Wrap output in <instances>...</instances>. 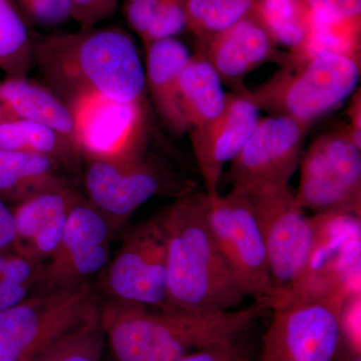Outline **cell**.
<instances>
[{
  "instance_id": "1",
  "label": "cell",
  "mask_w": 361,
  "mask_h": 361,
  "mask_svg": "<svg viewBox=\"0 0 361 361\" xmlns=\"http://www.w3.org/2000/svg\"><path fill=\"white\" fill-rule=\"evenodd\" d=\"M33 63L68 106L87 94L145 103L146 78L132 37L118 26L32 35Z\"/></svg>"
},
{
  "instance_id": "2",
  "label": "cell",
  "mask_w": 361,
  "mask_h": 361,
  "mask_svg": "<svg viewBox=\"0 0 361 361\" xmlns=\"http://www.w3.org/2000/svg\"><path fill=\"white\" fill-rule=\"evenodd\" d=\"M267 310L266 302L217 312L159 310L116 299L99 304L113 361H176L199 349L237 341Z\"/></svg>"
},
{
  "instance_id": "3",
  "label": "cell",
  "mask_w": 361,
  "mask_h": 361,
  "mask_svg": "<svg viewBox=\"0 0 361 361\" xmlns=\"http://www.w3.org/2000/svg\"><path fill=\"white\" fill-rule=\"evenodd\" d=\"M208 212V195L191 190L159 214L167 243L173 310H233L248 297L216 242Z\"/></svg>"
},
{
  "instance_id": "4",
  "label": "cell",
  "mask_w": 361,
  "mask_h": 361,
  "mask_svg": "<svg viewBox=\"0 0 361 361\" xmlns=\"http://www.w3.org/2000/svg\"><path fill=\"white\" fill-rule=\"evenodd\" d=\"M348 296L341 282L316 273L302 288L273 299L260 361L331 360L341 341Z\"/></svg>"
},
{
  "instance_id": "5",
  "label": "cell",
  "mask_w": 361,
  "mask_h": 361,
  "mask_svg": "<svg viewBox=\"0 0 361 361\" xmlns=\"http://www.w3.org/2000/svg\"><path fill=\"white\" fill-rule=\"evenodd\" d=\"M266 82L242 92L259 111L313 123L337 108L357 87L361 56L323 54L286 61Z\"/></svg>"
},
{
  "instance_id": "6",
  "label": "cell",
  "mask_w": 361,
  "mask_h": 361,
  "mask_svg": "<svg viewBox=\"0 0 361 361\" xmlns=\"http://www.w3.org/2000/svg\"><path fill=\"white\" fill-rule=\"evenodd\" d=\"M244 192L253 204L264 238L273 299L299 290L316 275L312 267L317 242L314 221L306 217L289 185Z\"/></svg>"
},
{
  "instance_id": "7",
  "label": "cell",
  "mask_w": 361,
  "mask_h": 361,
  "mask_svg": "<svg viewBox=\"0 0 361 361\" xmlns=\"http://www.w3.org/2000/svg\"><path fill=\"white\" fill-rule=\"evenodd\" d=\"M99 306L90 283L30 295L0 311V361H32Z\"/></svg>"
},
{
  "instance_id": "8",
  "label": "cell",
  "mask_w": 361,
  "mask_h": 361,
  "mask_svg": "<svg viewBox=\"0 0 361 361\" xmlns=\"http://www.w3.org/2000/svg\"><path fill=\"white\" fill-rule=\"evenodd\" d=\"M209 222L235 276L255 302L274 298L267 250L248 195L232 187L226 195L209 196Z\"/></svg>"
},
{
  "instance_id": "9",
  "label": "cell",
  "mask_w": 361,
  "mask_h": 361,
  "mask_svg": "<svg viewBox=\"0 0 361 361\" xmlns=\"http://www.w3.org/2000/svg\"><path fill=\"white\" fill-rule=\"evenodd\" d=\"M87 200L110 221L116 232L133 214L158 195L176 197L194 190L148 157L125 161L85 160Z\"/></svg>"
},
{
  "instance_id": "10",
  "label": "cell",
  "mask_w": 361,
  "mask_h": 361,
  "mask_svg": "<svg viewBox=\"0 0 361 361\" xmlns=\"http://www.w3.org/2000/svg\"><path fill=\"white\" fill-rule=\"evenodd\" d=\"M102 286L109 299L170 311L167 243L160 216L135 226L104 268Z\"/></svg>"
},
{
  "instance_id": "11",
  "label": "cell",
  "mask_w": 361,
  "mask_h": 361,
  "mask_svg": "<svg viewBox=\"0 0 361 361\" xmlns=\"http://www.w3.org/2000/svg\"><path fill=\"white\" fill-rule=\"evenodd\" d=\"M68 106L75 123V144L82 160L125 161L147 155L149 126L145 103L87 94Z\"/></svg>"
},
{
  "instance_id": "12",
  "label": "cell",
  "mask_w": 361,
  "mask_h": 361,
  "mask_svg": "<svg viewBox=\"0 0 361 361\" xmlns=\"http://www.w3.org/2000/svg\"><path fill=\"white\" fill-rule=\"evenodd\" d=\"M312 123L287 116L260 118L248 141L230 163L226 179L249 191L289 185L300 165Z\"/></svg>"
},
{
  "instance_id": "13",
  "label": "cell",
  "mask_w": 361,
  "mask_h": 361,
  "mask_svg": "<svg viewBox=\"0 0 361 361\" xmlns=\"http://www.w3.org/2000/svg\"><path fill=\"white\" fill-rule=\"evenodd\" d=\"M115 228L82 197L68 215L58 248L44 264L37 286L44 292L66 290L90 283L110 262Z\"/></svg>"
},
{
  "instance_id": "14",
  "label": "cell",
  "mask_w": 361,
  "mask_h": 361,
  "mask_svg": "<svg viewBox=\"0 0 361 361\" xmlns=\"http://www.w3.org/2000/svg\"><path fill=\"white\" fill-rule=\"evenodd\" d=\"M259 111L243 94H227L224 110L217 118L188 132L208 196L220 194L225 166L248 141L260 120Z\"/></svg>"
},
{
  "instance_id": "15",
  "label": "cell",
  "mask_w": 361,
  "mask_h": 361,
  "mask_svg": "<svg viewBox=\"0 0 361 361\" xmlns=\"http://www.w3.org/2000/svg\"><path fill=\"white\" fill-rule=\"evenodd\" d=\"M278 47L253 11L197 47V51L206 56L223 84L231 87L233 92L242 94L248 89L244 80L252 71L265 63L282 65L286 61L287 52Z\"/></svg>"
},
{
  "instance_id": "16",
  "label": "cell",
  "mask_w": 361,
  "mask_h": 361,
  "mask_svg": "<svg viewBox=\"0 0 361 361\" xmlns=\"http://www.w3.org/2000/svg\"><path fill=\"white\" fill-rule=\"evenodd\" d=\"M82 198L73 185H68L35 195L16 205L13 250L35 262L49 260L58 248L71 211Z\"/></svg>"
},
{
  "instance_id": "17",
  "label": "cell",
  "mask_w": 361,
  "mask_h": 361,
  "mask_svg": "<svg viewBox=\"0 0 361 361\" xmlns=\"http://www.w3.org/2000/svg\"><path fill=\"white\" fill-rule=\"evenodd\" d=\"M146 49V89L157 113L168 130L175 135L189 130L180 99L182 71L191 54L174 37L155 40Z\"/></svg>"
},
{
  "instance_id": "18",
  "label": "cell",
  "mask_w": 361,
  "mask_h": 361,
  "mask_svg": "<svg viewBox=\"0 0 361 361\" xmlns=\"http://www.w3.org/2000/svg\"><path fill=\"white\" fill-rule=\"evenodd\" d=\"M299 205L323 216H360L361 188L353 186L313 142L300 161Z\"/></svg>"
},
{
  "instance_id": "19",
  "label": "cell",
  "mask_w": 361,
  "mask_h": 361,
  "mask_svg": "<svg viewBox=\"0 0 361 361\" xmlns=\"http://www.w3.org/2000/svg\"><path fill=\"white\" fill-rule=\"evenodd\" d=\"M61 168L65 167L49 157L0 149V199L18 205L35 195L71 185Z\"/></svg>"
},
{
  "instance_id": "20",
  "label": "cell",
  "mask_w": 361,
  "mask_h": 361,
  "mask_svg": "<svg viewBox=\"0 0 361 361\" xmlns=\"http://www.w3.org/2000/svg\"><path fill=\"white\" fill-rule=\"evenodd\" d=\"M0 101L14 118L47 126L75 142L71 108L49 87L27 77H6L0 82Z\"/></svg>"
},
{
  "instance_id": "21",
  "label": "cell",
  "mask_w": 361,
  "mask_h": 361,
  "mask_svg": "<svg viewBox=\"0 0 361 361\" xmlns=\"http://www.w3.org/2000/svg\"><path fill=\"white\" fill-rule=\"evenodd\" d=\"M222 84L202 52L190 56L180 80V106L189 130L204 127L221 115L227 101Z\"/></svg>"
},
{
  "instance_id": "22",
  "label": "cell",
  "mask_w": 361,
  "mask_h": 361,
  "mask_svg": "<svg viewBox=\"0 0 361 361\" xmlns=\"http://www.w3.org/2000/svg\"><path fill=\"white\" fill-rule=\"evenodd\" d=\"M0 149L27 152L49 157L66 169L82 160L75 142L58 130L23 118L0 121Z\"/></svg>"
},
{
  "instance_id": "23",
  "label": "cell",
  "mask_w": 361,
  "mask_h": 361,
  "mask_svg": "<svg viewBox=\"0 0 361 361\" xmlns=\"http://www.w3.org/2000/svg\"><path fill=\"white\" fill-rule=\"evenodd\" d=\"M254 13L278 45L288 47L291 56L301 54L312 25V11L304 0H258Z\"/></svg>"
},
{
  "instance_id": "24",
  "label": "cell",
  "mask_w": 361,
  "mask_h": 361,
  "mask_svg": "<svg viewBox=\"0 0 361 361\" xmlns=\"http://www.w3.org/2000/svg\"><path fill=\"white\" fill-rule=\"evenodd\" d=\"M33 63L32 35L13 0H0V71L27 77Z\"/></svg>"
},
{
  "instance_id": "25",
  "label": "cell",
  "mask_w": 361,
  "mask_h": 361,
  "mask_svg": "<svg viewBox=\"0 0 361 361\" xmlns=\"http://www.w3.org/2000/svg\"><path fill=\"white\" fill-rule=\"evenodd\" d=\"M258 0H187L186 28L197 47L253 13Z\"/></svg>"
},
{
  "instance_id": "26",
  "label": "cell",
  "mask_w": 361,
  "mask_h": 361,
  "mask_svg": "<svg viewBox=\"0 0 361 361\" xmlns=\"http://www.w3.org/2000/svg\"><path fill=\"white\" fill-rule=\"evenodd\" d=\"M323 54L361 56V20H334L312 13L311 32L303 51L289 56L304 59Z\"/></svg>"
},
{
  "instance_id": "27",
  "label": "cell",
  "mask_w": 361,
  "mask_h": 361,
  "mask_svg": "<svg viewBox=\"0 0 361 361\" xmlns=\"http://www.w3.org/2000/svg\"><path fill=\"white\" fill-rule=\"evenodd\" d=\"M106 346L97 306L82 324L61 337L32 361H103Z\"/></svg>"
},
{
  "instance_id": "28",
  "label": "cell",
  "mask_w": 361,
  "mask_h": 361,
  "mask_svg": "<svg viewBox=\"0 0 361 361\" xmlns=\"http://www.w3.org/2000/svg\"><path fill=\"white\" fill-rule=\"evenodd\" d=\"M187 0H163L148 32L142 39L144 45L155 40L170 39L186 28Z\"/></svg>"
},
{
  "instance_id": "29",
  "label": "cell",
  "mask_w": 361,
  "mask_h": 361,
  "mask_svg": "<svg viewBox=\"0 0 361 361\" xmlns=\"http://www.w3.org/2000/svg\"><path fill=\"white\" fill-rule=\"evenodd\" d=\"M44 263L35 262L11 250H0V285L39 284Z\"/></svg>"
},
{
  "instance_id": "30",
  "label": "cell",
  "mask_w": 361,
  "mask_h": 361,
  "mask_svg": "<svg viewBox=\"0 0 361 361\" xmlns=\"http://www.w3.org/2000/svg\"><path fill=\"white\" fill-rule=\"evenodd\" d=\"M21 11L35 25L54 26L71 18V0H20Z\"/></svg>"
},
{
  "instance_id": "31",
  "label": "cell",
  "mask_w": 361,
  "mask_h": 361,
  "mask_svg": "<svg viewBox=\"0 0 361 361\" xmlns=\"http://www.w3.org/2000/svg\"><path fill=\"white\" fill-rule=\"evenodd\" d=\"M71 18L80 28L94 27L116 13L118 0H71Z\"/></svg>"
},
{
  "instance_id": "32",
  "label": "cell",
  "mask_w": 361,
  "mask_h": 361,
  "mask_svg": "<svg viewBox=\"0 0 361 361\" xmlns=\"http://www.w3.org/2000/svg\"><path fill=\"white\" fill-rule=\"evenodd\" d=\"M161 1L163 0H126L123 4L126 20L141 39L148 32Z\"/></svg>"
},
{
  "instance_id": "33",
  "label": "cell",
  "mask_w": 361,
  "mask_h": 361,
  "mask_svg": "<svg viewBox=\"0 0 361 361\" xmlns=\"http://www.w3.org/2000/svg\"><path fill=\"white\" fill-rule=\"evenodd\" d=\"M317 16L334 20H361V0H304Z\"/></svg>"
},
{
  "instance_id": "34",
  "label": "cell",
  "mask_w": 361,
  "mask_h": 361,
  "mask_svg": "<svg viewBox=\"0 0 361 361\" xmlns=\"http://www.w3.org/2000/svg\"><path fill=\"white\" fill-rule=\"evenodd\" d=\"M238 341L226 342L199 349L176 361H236L242 355Z\"/></svg>"
},
{
  "instance_id": "35",
  "label": "cell",
  "mask_w": 361,
  "mask_h": 361,
  "mask_svg": "<svg viewBox=\"0 0 361 361\" xmlns=\"http://www.w3.org/2000/svg\"><path fill=\"white\" fill-rule=\"evenodd\" d=\"M33 283H8L0 285V311L18 305L32 295Z\"/></svg>"
},
{
  "instance_id": "36",
  "label": "cell",
  "mask_w": 361,
  "mask_h": 361,
  "mask_svg": "<svg viewBox=\"0 0 361 361\" xmlns=\"http://www.w3.org/2000/svg\"><path fill=\"white\" fill-rule=\"evenodd\" d=\"M16 228L13 210L0 199V250L13 249Z\"/></svg>"
},
{
  "instance_id": "37",
  "label": "cell",
  "mask_w": 361,
  "mask_h": 361,
  "mask_svg": "<svg viewBox=\"0 0 361 361\" xmlns=\"http://www.w3.org/2000/svg\"><path fill=\"white\" fill-rule=\"evenodd\" d=\"M353 94L350 104L346 111L349 120L348 127L353 132L356 144L361 147V94L360 87Z\"/></svg>"
},
{
  "instance_id": "38",
  "label": "cell",
  "mask_w": 361,
  "mask_h": 361,
  "mask_svg": "<svg viewBox=\"0 0 361 361\" xmlns=\"http://www.w3.org/2000/svg\"><path fill=\"white\" fill-rule=\"evenodd\" d=\"M330 361H361L360 350L341 338L336 353Z\"/></svg>"
},
{
  "instance_id": "39",
  "label": "cell",
  "mask_w": 361,
  "mask_h": 361,
  "mask_svg": "<svg viewBox=\"0 0 361 361\" xmlns=\"http://www.w3.org/2000/svg\"><path fill=\"white\" fill-rule=\"evenodd\" d=\"M236 361H248V360H247L245 355H244L243 353H242V355H240L238 358H237Z\"/></svg>"
},
{
  "instance_id": "40",
  "label": "cell",
  "mask_w": 361,
  "mask_h": 361,
  "mask_svg": "<svg viewBox=\"0 0 361 361\" xmlns=\"http://www.w3.org/2000/svg\"><path fill=\"white\" fill-rule=\"evenodd\" d=\"M18 1H20V0H18Z\"/></svg>"
}]
</instances>
